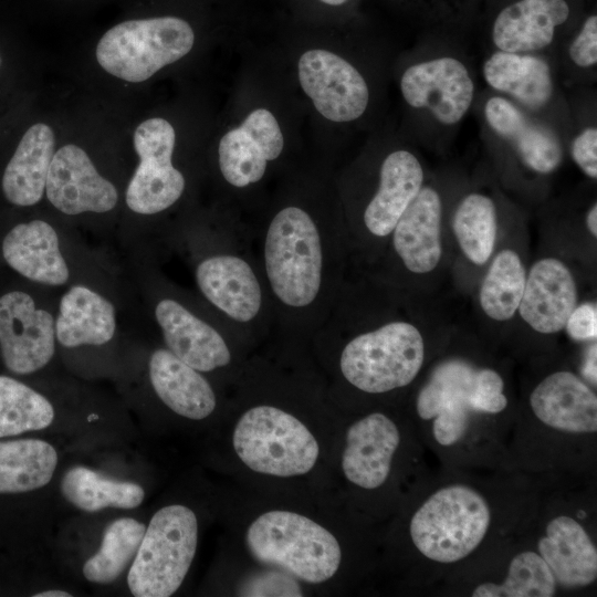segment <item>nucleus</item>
Returning a JSON list of instances; mask_svg holds the SVG:
<instances>
[{
    "label": "nucleus",
    "instance_id": "1",
    "mask_svg": "<svg viewBox=\"0 0 597 597\" xmlns=\"http://www.w3.org/2000/svg\"><path fill=\"white\" fill-rule=\"evenodd\" d=\"M249 224L273 312L266 344L304 354L345 283V229L336 216L300 202Z\"/></svg>",
    "mask_w": 597,
    "mask_h": 597
},
{
    "label": "nucleus",
    "instance_id": "2",
    "mask_svg": "<svg viewBox=\"0 0 597 597\" xmlns=\"http://www.w3.org/2000/svg\"><path fill=\"white\" fill-rule=\"evenodd\" d=\"M178 235L188 248L198 297L250 349L268 343L273 312L250 224L227 219L214 228Z\"/></svg>",
    "mask_w": 597,
    "mask_h": 597
},
{
    "label": "nucleus",
    "instance_id": "3",
    "mask_svg": "<svg viewBox=\"0 0 597 597\" xmlns=\"http://www.w3.org/2000/svg\"><path fill=\"white\" fill-rule=\"evenodd\" d=\"M308 350L324 367H335L344 383L370 395L409 385L418 375L425 356L418 328L398 320L350 334L322 324Z\"/></svg>",
    "mask_w": 597,
    "mask_h": 597
},
{
    "label": "nucleus",
    "instance_id": "4",
    "mask_svg": "<svg viewBox=\"0 0 597 597\" xmlns=\"http://www.w3.org/2000/svg\"><path fill=\"white\" fill-rule=\"evenodd\" d=\"M157 290L153 316L164 347L203 374H241L247 344L199 297L166 283Z\"/></svg>",
    "mask_w": 597,
    "mask_h": 597
},
{
    "label": "nucleus",
    "instance_id": "5",
    "mask_svg": "<svg viewBox=\"0 0 597 597\" xmlns=\"http://www.w3.org/2000/svg\"><path fill=\"white\" fill-rule=\"evenodd\" d=\"M244 541L254 559L308 584L329 580L342 563L335 535L294 511L260 514L248 526Z\"/></svg>",
    "mask_w": 597,
    "mask_h": 597
},
{
    "label": "nucleus",
    "instance_id": "6",
    "mask_svg": "<svg viewBox=\"0 0 597 597\" xmlns=\"http://www.w3.org/2000/svg\"><path fill=\"white\" fill-rule=\"evenodd\" d=\"M232 446L250 470L276 478L304 475L320 457L318 441L308 427L284 406L268 400L242 411Z\"/></svg>",
    "mask_w": 597,
    "mask_h": 597
},
{
    "label": "nucleus",
    "instance_id": "7",
    "mask_svg": "<svg viewBox=\"0 0 597 597\" xmlns=\"http://www.w3.org/2000/svg\"><path fill=\"white\" fill-rule=\"evenodd\" d=\"M501 376L492 369H475L452 359L441 363L417 398V412L425 420L433 419L437 442L451 446L467 432L471 412L498 413L507 400Z\"/></svg>",
    "mask_w": 597,
    "mask_h": 597
},
{
    "label": "nucleus",
    "instance_id": "8",
    "mask_svg": "<svg viewBox=\"0 0 597 597\" xmlns=\"http://www.w3.org/2000/svg\"><path fill=\"white\" fill-rule=\"evenodd\" d=\"M198 544V520L192 510L170 504L151 517L127 575L136 597H168L181 586Z\"/></svg>",
    "mask_w": 597,
    "mask_h": 597
},
{
    "label": "nucleus",
    "instance_id": "9",
    "mask_svg": "<svg viewBox=\"0 0 597 597\" xmlns=\"http://www.w3.org/2000/svg\"><path fill=\"white\" fill-rule=\"evenodd\" d=\"M193 42L192 28L180 18L129 20L106 31L95 54L111 75L139 83L188 54Z\"/></svg>",
    "mask_w": 597,
    "mask_h": 597
},
{
    "label": "nucleus",
    "instance_id": "10",
    "mask_svg": "<svg viewBox=\"0 0 597 597\" xmlns=\"http://www.w3.org/2000/svg\"><path fill=\"white\" fill-rule=\"evenodd\" d=\"M490 524L485 500L465 485L433 493L413 514L410 535L417 549L438 563H454L472 553Z\"/></svg>",
    "mask_w": 597,
    "mask_h": 597
},
{
    "label": "nucleus",
    "instance_id": "11",
    "mask_svg": "<svg viewBox=\"0 0 597 597\" xmlns=\"http://www.w3.org/2000/svg\"><path fill=\"white\" fill-rule=\"evenodd\" d=\"M175 129L159 117L140 123L134 133L139 164L125 192L127 207L142 216H156L174 207L186 189L184 174L172 164Z\"/></svg>",
    "mask_w": 597,
    "mask_h": 597
},
{
    "label": "nucleus",
    "instance_id": "12",
    "mask_svg": "<svg viewBox=\"0 0 597 597\" xmlns=\"http://www.w3.org/2000/svg\"><path fill=\"white\" fill-rule=\"evenodd\" d=\"M55 316L23 291L0 296V350L4 366L18 375L42 369L55 353Z\"/></svg>",
    "mask_w": 597,
    "mask_h": 597
},
{
    "label": "nucleus",
    "instance_id": "13",
    "mask_svg": "<svg viewBox=\"0 0 597 597\" xmlns=\"http://www.w3.org/2000/svg\"><path fill=\"white\" fill-rule=\"evenodd\" d=\"M406 103L426 109L444 126L459 124L467 115L475 93L473 78L463 62L438 56L407 67L400 78Z\"/></svg>",
    "mask_w": 597,
    "mask_h": 597
},
{
    "label": "nucleus",
    "instance_id": "14",
    "mask_svg": "<svg viewBox=\"0 0 597 597\" xmlns=\"http://www.w3.org/2000/svg\"><path fill=\"white\" fill-rule=\"evenodd\" d=\"M297 70L303 91L325 118L352 122L366 111L369 102L367 83L345 59L313 49L301 55Z\"/></svg>",
    "mask_w": 597,
    "mask_h": 597
},
{
    "label": "nucleus",
    "instance_id": "15",
    "mask_svg": "<svg viewBox=\"0 0 597 597\" xmlns=\"http://www.w3.org/2000/svg\"><path fill=\"white\" fill-rule=\"evenodd\" d=\"M45 195L66 216L112 211L118 201L116 187L95 168L88 155L76 145L54 153L48 172Z\"/></svg>",
    "mask_w": 597,
    "mask_h": 597
},
{
    "label": "nucleus",
    "instance_id": "16",
    "mask_svg": "<svg viewBox=\"0 0 597 597\" xmlns=\"http://www.w3.org/2000/svg\"><path fill=\"white\" fill-rule=\"evenodd\" d=\"M399 441L396 423L385 413L373 412L352 423L346 431L342 454L345 478L366 490L383 485Z\"/></svg>",
    "mask_w": 597,
    "mask_h": 597
},
{
    "label": "nucleus",
    "instance_id": "17",
    "mask_svg": "<svg viewBox=\"0 0 597 597\" xmlns=\"http://www.w3.org/2000/svg\"><path fill=\"white\" fill-rule=\"evenodd\" d=\"M1 250L7 264L29 281L62 286L70 280L60 235L48 221L34 219L14 226L4 235Z\"/></svg>",
    "mask_w": 597,
    "mask_h": 597
},
{
    "label": "nucleus",
    "instance_id": "18",
    "mask_svg": "<svg viewBox=\"0 0 597 597\" xmlns=\"http://www.w3.org/2000/svg\"><path fill=\"white\" fill-rule=\"evenodd\" d=\"M422 182V166L412 153L398 149L385 157L377 189L362 212V226L370 238L390 237Z\"/></svg>",
    "mask_w": 597,
    "mask_h": 597
},
{
    "label": "nucleus",
    "instance_id": "19",
    "mask_svg": "<svg viewBox=\"0 0 597 597\" xmlns=\"http://www.w3.org/2000/svg\"><path fill=\"white\" fill-rule=\"evenodd\" d=\"M576 298V284L569 270L559 260L548 258L532 266L517 308L532 328L551 334L565 327Z\"/></svg>",
    "mask_w": 597,
    "mask_h": 597
},
{
    "label": "nucleus",
    "instance_id": "20",
    "mask_svg": "<svg viewBox=\"0 0 597 597\" xmlns=\"http://www.w3.org/2000/svg\"><path fill=\"white\" fill-rule=\"evenodd\" d=\"M570 10L566 0H519L496 15L492 41L498 50L511 53H534L554 41Z\"/></svg>",
    "mask_w": 597,
    "mask_h": 597
},
{
    "label": "nucleus",
    "instance_id": "21",
    "mask_svg": "<svg viewBox=\"0 0 597 597\" xmlns=\"http://www.w3.org/2000/svg\"><path fill=\"white\" fill-rule=\"evenodd\" d=\"M148 374L155 394L175 413L191 420H202L216 410L218 396L205 374L179 359L166 347L153 350Z\"/></svg>",
    "mask_w": 597,
    "mask_h": 597
},
{
    "label": "nucleus",
    "instance_id": "22",
    "mask_svg": "<svg viewBox=\"0 0 597 597\" xmlns=\"http://www.w3.org/2000/svg\"><path fill=\"white\" fill-rule=\"evenodd\" d=\"M483 114L489 127L513 146L528 168L548 174L558 167L563 149L557 136L531 119L509 98L491 96L484 104Z\"/></svg>",
    "mask_w": 597,
    "mask_h": 597
},
{
    "label": "nucleus",
    "instance_id": "23",
    "mask_svg": "<svg viewBox=\"0 0 597 597\" xmlns=\"http://www.w3.org/2000/svg\"><path fill=\"white\" fill-rule=\"evenodd\" d=\"M441 211L439 193L422 187L396 223L392 248L408 271L427 273L439 263Z\"/></svg>",
    "mask_w": 597,
    "mask_h": 597
},
{
    "label": "nucleus",
    "instance_id": "24",
    "mask_svg": "<svg viewBox=\"0 0 597 597\" xmlns=\"http://www.w3.org/2000/svg\"><path fill=\"white\" fill-rule=\"evenodd\" d=\"M530 404L546 426L573 433L597 431V397L577 376L557 371L533 390Z\"/></svg>",
    "mask_w": 597,
    "mask_h": 597
},
{
    "label": "nucleus",
    "instance_id": "25",
    "mask_svg": "<svg viewBox=\"0 0 597 597\" xmlns=\"http://www.w3.org/2000/svg\"><path fill=\"white\" fill-rule=\"evenodd\" d=\"M116 327L114 304L97 291L74 284L61 296L55 315V337L62 346L107 344Z\"/></svg>",
    "mask_w": 597,
    "mask_h": 597
},
{
    "label": "nucleus",
    "instance_id": "26",
    "mask_svg": "<svg viewBox=\"0 0 597 597\" xmlns=\"http://www.w3.org/2000/svg\"><path fill=\"white\" fill-rule=\"evenodd\" d=\"M540 555L564 587H584L597 577V551L584 527L565 515L553 519L538 541Z\"/></svg>",
    "mask_w": 597,
    "mask_h": 597
},
{
    "label": "nucleus",
    "instance_id": "27",
    "mask_svg": "<svg viewBox=\"0 0 597 597\" xmlns=\"http://www.w3.org/2000/svg\"><path fill=\"white\" fill-rule=\"evenodd\" d=\"M54 147L55 136L49 125L36 123L28 128L2 176V191L10 203L30 207L43 198Z\"/></svg>",
    "mask_w": 597,
    "mask_h": 597
},
{
    "label": "nucleus",
    "instance_id": "28",
    "mask_svg": "<svg viewBox=\"0 0 597 597\" xmlns=\"http://www.w3.org/2000/svg\"><path fill=\"white\" fill-rule=\"evenodd\" d=\"M483 77L496 92L506 94L531 109L545 107L553 97L549 64L532 53L496 50L483 63Z\"/></svg>",
    "mask_w": 597,
    "mask_h": 597
},
{
    "label": "nucleus",
    "instance_id": "29",
    "mask_svg": "<svg viewBox=\"0 0 597 597\" xmlns=\"http://www.w3.org/2000/svg\"><path fill=\"white\" fill-rule=\"evenodd\" d=\"M56 464L57 453L44 440L0 441V493H23L44 486Z\"/></svg>",
    "mask_w": 597,
    "mask_h": 597
},
{
    "label": "nucleus",
    "instance_id": "30",
    "mask_svg": "<svg viewBox=\"0 0 597 597\" xmlns=\"http://www.w3.org/2000/svg\"><path fill=\"white\" fill-rule=\"evenodd\" d=\"M61 492L70 503L86 512H97L105 507L134 509L145 498V491L139 484L108 479L81 465L65 472Z\"/></svg>",
    "mask_w": 597,
    "mask_h": 597
},
{
    "label": "nucleus",
    "instance_id": "31",
    "mask_svg": "<svg viewBox=\"0 0 597 597\" xmlns=\"http://www.w3.org/2000/svg\"><path fill=\"white\" fill-rule=\"evenodd\" d=\"M145 531V524L132 517L108 524L98 552L84 563V577L96 584L114 582L134 559Z\"/></svg>",
    "mask_w": 597,
    "mask_h": 597
},
{
    "label": "nucleus",
    "instance_id": "32",
    "mask_svg": "<svg viewBox=\"0 0 597 597\" xmlns=\"http://www.w3.org/2000/svg\"><path fill=\"white\" fill-rule=\"evenodd\" d=\"M53 418V406L43 395L0 375V438L42 430Z\"/></svg>",
    "mask_w": 597,
    "mask_h": 597
},
{
    "label": "nucleus",
    "instance_id": "33",
    "mask_svg": "<svg viewBox=\"0 0 597 597\" xmlns=\"http://www.w3.org/2000/svg\"><path fill=\"white\" fill-rule=\"evenodd\" d=\"M457 240L473 263L483 264L491 256L496 237V211L491 198L468 195L453 217Z\"/></svg>",
    "mask_w": 597,
    "mask_h": 597
},
{
    "label": "nucleus",
    "instance_id": "34",
    "mask_svg": "<svg viewBox=\"0 0 597 597\" xmlns=\"http://www.w3.org/2000/svg\"><path fill=\"white\" fill-rule=\"evenodd\" d=\"M525 281L520 256L512 250L501 251L481 286L480 302L484 313L496 321L511 318L520 305Z\"/></svg>",
    "mask_w": 597,
    "mask_h": 597
},
{
    "label": "nucleus",
    "instance_id": "35",
    "mask_svg": "<svg viewBox=\"0 0 597 597\" xmlns=\"http://www.w3.org/2000/svg\"><path fill=\"white\" fill-rule=\"evenodd\" d=\"M556 593V580L540 554L523 552L510 563L507 576L502 584L484 583L478 586L473 597H551Z\"/></svg>",
    "mask_w": 597,
    "mask_h": 597
},
{
    "label": "nucleus",
    "instance_id": "36",
    "mask_svg": "<svg viewBox=\"0 0 597 597\" xmlns=\"http://www.w3.org/2000/svg\"><path fill=\"white\" fill-rule=\"evenodd\" d=\"M218 165L227 185L243 190L263 180L269 161L254 142L237 127L221 138Z\"/></svg>",
    "mask_w": 597,
    "mask_h": 597
},
{
    "label": "nucleus",
    "instance_id": "37",
    "mask_svg": "<svg viewBox=\"0 0 597 597\" xmlns=\"http://www.w3.org/2000/svg\"><path fill=\"white\" fill-rule=\"evenodd\" d=\"M239 127L254 142L269 163L281 156L283 135L277 121L268 109L251 112Z\"/></svg>",
    "mask_w": 597,
    "mask_h": 597
},
{
    "label": "nucleus",
    "instance_id": "38",
    "mask_svg": "<svg viewBox=\"0 0 597 597\" xmlns=\"http://www.w3.org/2000/svg\"><path fill=\"white\" fill-rule=\"evenodd\" d=\"M241 593L245 596H302L295 578L276 568L252 578Z\"/></svg>",
    "mask_w": 597,
    "mask_h": 597
},
{
    "label": "nucleus",
    "instance_id": "39",
    "mask_svg": "<svg viewBox=\"0 0 597 597\" xmlns=\"http://www.w3.org/2000/svg\"><path fill=\"white\" fill-rule=\"evenodd\" d=\"M568 57L578 67H594L597 63V15H589L568 46Z\"/></svg>",
    "mask_w": 597,
    "mask_h": 597
},
{
    "label": "nucleus",
    "instance_id": "40",
    "mask_svg": "<svg viewBox=\"0 0 597 597\" xmlns=\"http://www.w3.org/2000/svg\"><path fill=\"white\" fill-rule=\"evenodd\" d=\"M577 166L590 178H597V128L589 126L578 133L570 145Z\"/></svg>",
    "mask_w": 597,
    "mask_h": 597
},
{
    "label": "nucleus",
    "instance_id": "41",
    "mask_svg": "<svg viewBox=\"0 0 597 597\" xmlns=\"http://www.w3.org/2000/svg\"><path fill=\"white\" fill-rule=\"evenodd\" d=\"M569 336L577 341L596 338L597 308L595 304L586 303L575 307L566 322Z\"/></svg>",
    "mask_w": 597,
    "mask_h": 597
},
{
    "label": "nucleus",
    "instance_id": "42",
    "mask_svg": "<svg viewBox=\"0 0 597 597\" xmlns=\"http://www.w3.org/2000/svg\"><path fill=\"white\" fill-rule=\"evenodd\" d=\"M596 344L591 345L588 349V353L585 358V363L583 366V375L585 378H587L589 381L594 383L596 385V377H597V370H596Z\"/></svg>",
    "mask_w": 597,
    "mask_h": 597
},
{
    "label": "nucleus",
    "instance_id": "43",
    "mask_svg": "<svg viewBox=\"0 0 597 597\" xmlns=\"http://www.w3.org/2000/svg\"><path fill=\"white\" fill-rule=\"evenodd\" d=\"M587 226L593 235H597V205L590 208L587 214Z\"/></svg>",
    "mask_w": 597,
    "mask_h": 597
},
{
    "label": "nucleus",
    "instance_id": "44",
    "mask_svg": "<svg viewBox=\"0 0 597 597\" xmlns=\"http://www.w3.org/2000/svg\"><path fill=\"white\" fill-rule=\"evenodd\" d=\"M33 596L34 597H70L72 595L64 590L52 589V590L34 594Z\"/></svg>",
    "mask_w": 597,
    "mask_h": 597
},
{
    "label": "nucleus",
    "instance_id": "45",
    "mask_svg": "<svg viewBox=\"0 0 597 597\" xmlns=\"http://www.w3.org/2000/svg\"><path fill=\"white\" fill-rule=\"evenodd\" d=\"M326 4H329V6H341L343 3H345L347 0H320Z\"/></svg>",
    "mask_w": 597,
    "mask_h": 597
}]
</instances>
